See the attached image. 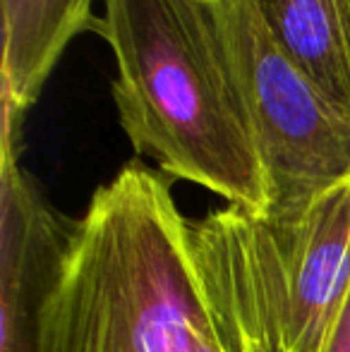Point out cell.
Returning <instances> with one entry per match:
<instances>
[{
  "instance_id": "cell-1",
  "label": "cell",
  "mask_w": 350,
  "mask_h": 352,
  "mask_svg": "<svg viewBox=\"0 0 350 352\" xmlns=\"http://www.w3.org/2000/svg\"><path fill=\"white\" fill-rule=\"evenodd\" d=\"M118 63L113 101L127 140L166 175L266 213L264 170L211 0H106L91 19Z\"/></svg>"
},
{
  "instance_id": "cell-2",
  "label": "cell",
  "mask_w": 350,
  "mask_h": 352,
  "mask_svg": "<svg viewBox=\"0 0 350 352\" xmlns=\"http://www.w3.org/2000/svg\"><path fill=\"white\" fill-rule=\"evenodd\" d=\"M185 237L168 177L127 163L80 218L36 352H185L206 321Z\"/></svg>"
},
{
  "instance_id": "cell-3",
  "label": "cell",
  "mask_w": 350,
  "mask_h": 352,
  "mask_svg": "<svg viewBox=\"0 0 350 352\" xmlns=\"http://www.w3.org/2000/svg\"><path fill=\"white\" fill-rule=\"evenodd\" d=\"M185 242L226 352H319L350 287V180L293 218L228 204Z\"/></svg>"
},
{
  "instance_id": "cell-4",
  "label": "cell",
  "mask_w": 350,
  "mask_h": 352,
  "mask_svg": "<svg viewBox=\"0 0 350 352\" xmlns=\"http://www.w3.org/2000/svg\"><path fill=\"white\" fill-rule=\"evenodd\" d=\"M252 120L266 216L293 218L350 180V120L307 77L252 0H211Z\"/></svg>"
},
{
  "instance_id": "cell-5",
  "label": "cell",
  "mask_w": 350,
  "mask_h": 352,
  "mask_svg": "<svg viewBox=\"0 0 350 352\" xmlns=\"http://www.w3.org/2000/svg\"><path fill=\"white\" fill-rule=\"evenodd\" d=\"M80 221L53 211L22 170L0 161V352H36L43 311L65 271Z\"/></svg>"
},
{
  "instance_id": "cell-6",
  "label": "cell",
  "mask_w": 350,
  "mask_h": 352,
  "mask_svg": "<svg viewBox=\"0 0 350 352\" xmlns=\"http://www.w3.org/2000/svg\"><path fill=\"white\" fill-rule=\"evenodd\" d=\"M91 19V0H3V111L24 116Z\"/></svg>"
},
{
  "instance_id": "cell-7",
  "label": "cell",
  "mask_w": 350,
  "mask_h": 352,
  "mask_svg": "<svg viewBox=\"0 0 350 352\" xmlns=\"http://www.w3.org/2000/svg\"><path fill=\"white\" fill-rule=\"evenodd\" d=\"M278 46L350 120V0H252Z\"/></svg>"
},
{
  "instance_id": "cell-8",
  "label": "cell",
  "mask_w": 350,
  "mask_h": 352,
  "mask_svg": "<svg viewBox=\"0 0 350 352\" xmlns=\"http://www.w3.org/2000/svg\"><path fill=\"white\" fill-rule=\"evenodd\" d=\"M319 352H350V287Z\"/></svg>"
},
{
  "instance_id": "cell-9",
  "label": "cell",
  "mask_w": 350,
  "mask_h": 352,
  "mask_svg": "<svg viewBox=\"0 0 350 352\" xmlns=\"http://www.w3.org/2000/svg\"><path fill=\"white\" fill-rule=\"evenodd\" d=\"M185 352H226L221 348L219 340H216L214 331H211V326H209V319L201 321V324L195 329V333H192L190 340H187Z\"/></svg>"
}]
</instances>
